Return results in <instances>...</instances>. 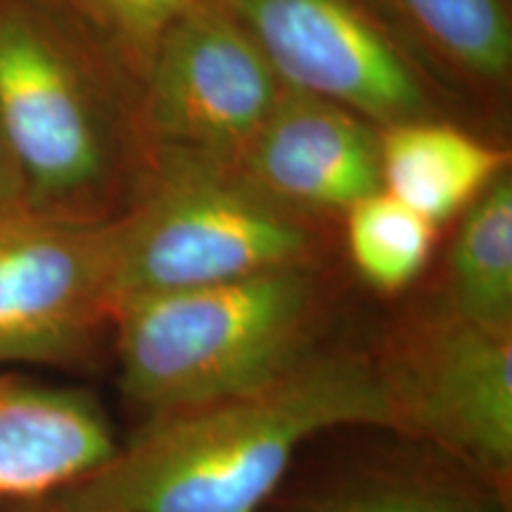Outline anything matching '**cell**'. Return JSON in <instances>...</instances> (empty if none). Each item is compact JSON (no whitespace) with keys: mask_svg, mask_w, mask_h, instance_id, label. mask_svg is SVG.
<instances>
[{"mask_svg":"<svg viewBox=\"0 0 512 512\" xmlns=\"http://www.w3.org/2000/svg\"><path fill=\"white\" fill-rule=\"evenodd\" d=\"M396 427L382 366L306 354L247 392L152 420L55 512H259L306 441L335 427Z\"/></svg>","mask_w":512,"mask_h":512,"instance_id":"6da1fadb","label":"cell"},{"mask_svg":"<svg viewBox=\"0 0 512 512\" xmlns=\"http://www.w3.org/2000/svg\"><path fill=\"white\" fill-rule=\"evenodd\" d=\"M318 302L311 266L124 299L121 389L162 415L259 387L309 354Z\"/></svg>","mask_w":512,"mask_h":512,"instance_id":"7a4b0ae2","label":"cell"},{"mask_svg":"<svg viewBox=\"0 0 512 512\" xmlns=\"http://www.w3.org/2000/svg\"><path fill=\"white\" fill-rule=\"evenodd\" d=\"M0 145L19 202L102 219L117 176L110 98L72 34L38 0H0Z\"/></svg>","mask_w":512,"mask_h":512,"instance_id":"3957f363","label":"cell"},{"mask_svg":"<svg viewBox=\"0 0 512 512\" xmlns=\"http://www.w3.org/2000/svg\"><path fill=\"white\" fill-rule=\"evenodd\" d=\"M318 238L235 166L157 155V181L119 216L114 306L290 266H313ZM114 311V309H112Z\"/></svg>","mask_w":512,"mask_h":512,"instance_id":"277c9868","label":"cell"},{"mask_svg":"<svg viewBox=\"0 0 512 512\" xmlns=\"http://www.w3.org/2000/svg\"><path fill=\"white\" fill-rule=\"evenodd\" d=\"M119 219L0 209V368L67 366L114 309Z\"/></svg>","mask_w":512,"mask_h":512,"instance_id":"5b68a950","label":"cell"},{"mask_svg":"<svg viewBox=\"0 0 512 512\" xmlns=\"http://www.w3.org/2000/svg\"><path fill=\"white\" fill-rule=\"evenodd\" d=\"M140 124L155 155L235 166L283 83L245 27L216 0H195L157 43Z\"/></svg>","mask_w":512,"mask_h":512,"instance_id":"8992f818","label":"cell"},{"mask_svg":"<svg viewBox=\"0 0 512 512\" xmlns=\"http://www.w3.org/2000/svg\"><path fill=\"white\" fill-rule=\"evenodd\" d=\"M245 27L290 91L392 126L427 119L411 57L368 0H216Z\"/></svg>","mask_w":512,"mask_h":512,"instance_id":"52a82bcc","label":"cell"},{"mask_svg":"<svg viewBox=\"0 0 512 512\" xmlns=\"http://www.w3.org/2000/svg\"><path fill=\"white\" fill-rule=\"evenodd\" d=\"M396 427L434 439L479 470L512 465V328L448 309L422 320L382 366Z\"/></svg>","mask_w":512,"mask_h":512,"instance_id":"ba28073f","label":"cell"},{"mask_svg":"<svg viewBox=\"0 0 512 512\" xmlns=\"http://www.w3.org/2000/svg\"><path fill=\"white\" fill-rule=\"evenodd\" d=\"M235 169L285 207L347 211L382 190L380 133L344 107L283 88Z\"/></svg>","mask_w":512,"mask_h":512,"instance_id":"9c48e42d","label":"cell"},{"mask_svg":"<svg viewBox=\"0 0 512 512\" xmlns=\"http://www.w3.org/2000/svg\"><path fill=\"white\" fill-rule=\"evenodd\" d=\"M117 451L91 394L0 373V501L53 498Z\"/></svg>","mask_w":512,"mask_h":512,"instance_id":"30bf717a","label":"cell"},{"mask_svg":"<svg viewBox=\"0 0 512 512\" xmlns=\"http://www.w3.org/2000/svg\"><path fill=\"white\" fill-rule=\"evenodd\" d=\"M505 164L501 147L441 121H401L380 133L382 190L434 226L470 207Z\"/></svg>","mask_w":512,"mask_h":512,"instance_id":"8fae6325","label":"cell"},{"mask_svg":"<svg viewBox=\"0 0 512 512\" xmlns=\"http://www.w3.org/2000/svg\"><path fill=\"white\" fill-rule=\"evenodd\" d=\"M432 60L479 88H501L512 72L505 0H375Z\"/></svg>","mask_w":512,"mask_h":512,"instance_id":"7c38bea8","label":"cell"},{"mask_svg":"<svg viewBox=\"0 0 512 512\" xmlns=\"http://www.w3.org/2000/svg\"><path fill=\"white\" fill-rule=\"evenodd\" d=\"M451 309L512 328V181L496 176L467 207L451 249Z\"/></svg>","mask_w":512,"mask_h":512,"instance_id":"4fadbf2b","label":"cell"},{"mask_svg":"<svg viewBox=\"0 0 512 512\" xmlns=\"http://www.w3.org/2000/svg\"><path fill=\"white\" fill-rule=\"evenodd\" d=\"M434 226L418 211L377 190L347 209V242L358 273L377 290L413 283L430 261Z\"/></svg>","mask_w":512,"mask_h":512,"instance_id":"5bb4252c","label":"cell"},{"mask_svg":"<svg viewBox=\"0 0 512 512\" xmlns=\"http://www.w3.org/2000/svg\"><path fill=\"white\" fill-rule=\"evenodd\" d=\"M102 46L143 76L157 43L195 0H62Z\"/></svg>","mask_w":512,"mask_h":512,"instance_id":"9a60e30c","label":"cell"},{"mask_svg":"<svg viewBox=\"0 0 512 512\" xmlns=\"http://www.w3.org/2000/svg\"><path fill=\"white\" fill-rule=\"evenodd\" d=\"M292 512H475L460 498L430 486L394 479H368L313 494Z\"/></svg>","mask_w":512,"mask_h":512,"instance_id":"2e32d148","label":"cell"},{"mask_svg":"<svg viewBox=\"0 0 512 512\" xmlns=\"http://www.w3.org/2000/svg\"><path fill=\"white\" fill-rule=\"evenodd\" d=\"M15 202H19V188L8 164V157L3 152V145H0V209L10 207Z\"/></svg>","mask_w":512,"mask_h":512,"instance_id":"e0dca14e","label":"cell"},{"mask_svg":"<svg viewBox=\"0 0 512 512\" xmlns=\"http://www.w3.org/2000/svg\"><path fill=\"white\" fill-rule=\"evenodd\" d=\"M0 512H55L50 498L43 501H0Z\"/></svg>","mask_w":512,"mask_h":512,"instance_id":"ac0fdd59","label":"cell"}]
</instances>
